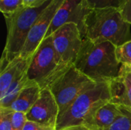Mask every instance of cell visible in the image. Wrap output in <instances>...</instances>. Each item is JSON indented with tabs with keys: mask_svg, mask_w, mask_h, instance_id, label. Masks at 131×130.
Masks as SVG:
<instances>
[{
	"mask_svg": "<svg viewBox=\"0 0 131 130\" xmlns=\"http://www.w3.org/2000/svg\"><path fill=\"white\" fill-rule=\"evenodd\" d=\"M130 25L119 8L90 9L84 18L81 36L94 42L110 41L118 47L131 41Z\"/></svg>",
	"mask_w": 131,
	"mask_h": 130,
	"instance_id": "2",
	"label": "cell"
},
{
	"mask_svg": "<svg viewBox=\"0 0 131 130\" xmlns=\"http://www.w3.org/2000/svg\"><path fill=\"white\" fill-rule=\"evenodd\" d=\"M116 48L110 41L94 42L84 38L74 67L96 83L110 82L118 76L121 67Z\"/></svg>",
	"mask_w": 131,
	"mask_h": 130,
	"instance_id": "1",
	"label": "cell"
},
{
	"mask_svg": "<svg viewBox=\"0 0 131 130\" xmlns=\"http://www.w3.org/2000/svg\"><path fill=\"white\" fill-rule=\"evenodd\" d=\"M96 82L79 71L74 65L60 77L51 87L59 107V115L62 114L75 99L89 86Z\"/></svg>",
	"mask_w": 131,
	"mask_h": 130,
	"instance_id": "6",
	"label": "cell"
},
{
	"mask_svg": "<svg viewBox=\"0 0 131 130\" xmlns=\"http://www.w3.org/2000/svg\"><path fill=\"white\" fill-rule=\"evenodd\" d=\"M31 57L22 58L20 56L13 59L1 70L0 74V97L4 95L18 74L29 66Z\"/></svg>",
	"mask_w": 131,
	"mask_h": 130,
	"instance_id": "13",
	"label": "cell"
},
{
	"mask_svg": "<svg viewBox=\"0 0 131 130\" xmlns=\"http://www.w3.org/2000/svg\"><path fill=\"white\" fill-rule=\"evenodd\" d=\"M27 121L26 113L13 110L11 116V122L13 130H23Z\"/></svg>",
	"mask_w": 131,
	"mask_h": 130,
	"instance_id": "20",
	"label": "cell"
},
{
	"mask_svg": "<svg viewBox=\"0 0 131 130\" xmlns=\"http://www.w3.org/2000/svg\"><path fill=\"white\" fill-rule=\"evenodd\" d=\"M127 0H84L90 9L115 8L121 9Z\"/></svg>",
	"mask_w": 131,
	"mask_h": 130,
	"instance_id": "16",
	"label": "cell"
},
{
	"mask_svg": "<svg viewBox=\"0 0 131 130\" xmlns=\"http://www.w3.org/2000/svg\"><path fill=\"white\" fill-rule=\"evenodd\" d=\"M121 115L120 107L109 102L100 107L84 126L91 130H106L114 124Z\"/></svg>",
	"mask_w": 131,
	"mask_h": 130,
	"instance_id": "11",
	"label": "cell"
},
{
	"mask_svg": "<svg viewBox=\"0 0 131 130\" xmlns=\"http://www.w3.org/2000/svg\"><path fill=\"white\" fill-rule=\"evenodd\" d=\"M51 36L54 48L62 64L68 67L74 66L83 42L78 26L74 23L65 24Z\"/></svg>",
	"mask_w": 131,
	"mask_h": 130,
	"instance_id": "7",
	"label": "cell"
},
{
	"mask_svg": "<svg viewBox=\"0 0 131 130\" xmlns=\"http://www.w3.org/2000/svg\"><path fill=\"white\" fill-rule=\"evenodd\" d=\"M41 90V89L36 83L29 80L28 84L20 92L9 108L14 111L27 113L37 102Z\"/></svg>",
	"mask_w": 131,
	"mask_h": 130,
	"instance_id": "12",
	"label": "cell"
},
{
	"mask_svg": "<svg viewBox=\"0 0 131 130\" xmlns=\"http://www.w3.org/2000/svg\"></svg>",
	"mask_w": 131,
	"mask_h": 130,
	"instance_id": "25",
	"label": "cell"
},
{
	"mask_svg": "<svg viewBox=\"0 0 131 130\" xmlns=\"http://www.w3.org/2000/svg\"><path fill=\"white\" fill-rule=\"evenodd\" d=\"M111 100L109 82L91 84L75 99L62 114L58 116L56 130L84 126L100 107L111 102Z\"/></svg>",
	"mask_w": 131,
	"mask_h": 130,
	"instance_id": "4",
	"label": "cell"
},
{
	"mask_svg": "<svg viewBox=\"0 0 131 130\" xmlns=\"http://www.w3.org/2000/svg\"><path fill=\"white\" fill-rule=\"evenodd\" d=\"M59 116V107L56 100L48 88L41 90L39 98L26 113L27 120L56 129Z\"/></svg>",
	"mask_w": 131,
	"mask_h": 130,
	"instance_id": "9",
	"label": "cell"
},
{
	"mask_svg": "<svg viewBox=\"0 0 131 130\" xmlns=\"http://www.w3.org/2000/svg\"><path fill=\"white\" fill-rule=\"evenodd\" d=\"M51 0L38 7L23 6L15 13L4 16L7 37L1 59V70L13 59L20 56L28 35Z\"/></svg>",
	"mask_w": 131,
	"mask_h": 130,
	"instance_id": "3",
	"label": "cell"
},
{
	"mask_svg": "<svg viewBox=\"0 0 131 130\" xmlns=\"http://www.w3.org/2000/svg\"><path fill=\"white\" fill-rule=\"evenodd\" d=\"M116 57L121 65L131 67V41L117 47Z\"/></svg>",
	"mask_w": 131,
	"mask_h": 130,
	"instance_id": "17",
	"label": "cell"
},
{
	"mask_svg": "<svg viewBox=\"0 0 131 130\" xmlns=\"http://www.w3.org/2000/svg\"><path fill=\"white\" fill-rule=\"evenodd\" d=\"M12 112L11 108L0 107V130H13L11 122Z\"/></svg>",
	"mask_w": 131,
	"mask_h": 130,
	"instance_id": "19",
	"label": "cell"
},
{
	"mask_svg": "<svg viewBox=\"0 0 131 130\" xmlns=\"http://www.w3.org/2000/svg\"><path fill=\"white\" fill-rule=\"evenodd\" d=\"M23 130H56L55 128L46 126L32 121H27Z\"/></svg>",
	"mask_w": 131,
	"mask_h": 130,
	"instance_id": "21",
	"label": "cell"
},
{
	"mask_svg": "<svg viewBox=\"0 0 131 130\" xmlns=\"http://www.w3.org/2000/svg\"><path fill=\"white\" fill-rule=\"evenodd\" d=\"M124 18L131 24V0H127L124 7L121 9Z\"/></svg>",
	"mask_w": 131,
	"mask_h": 130,
	"instance_id": "22",
	"label": "cell"
},
{
	"mask_svg": "<svg viewBox=\"0 0 131 130\" xmlns=\"http://www.w3.org/2000/svg\"><path fill=\"white\" fill-rule=\"evenodd\" d=\"M120 108L121 115L106 130H131V111L123 107H120Z\"/></svg>",
	"mask_w": 131,
	"mask_h": 130,
	"instance_id": "15",
	"label": "cell"
},
{
	"mask_svg": "<svg viewBox=\"0 0 131 130\" xmlns=\"http://www.w3.org/2000/svg\"><path fill=\"white\" fill-rule=\"evenodd\" d=\"M50 0H23L24 6L26 7H38L44 5Z\"/></svg>",
	"mask_w": 131,
	"mask_h": 130,
	"instance_id": "23",
	"label": "cell"
},
{
	"mask_svg": "<svg viewBox=\"0 0 131 130\" xmlns=\"http://www.w3.org/2000/svg\"><path fill=\"white\" fill-rule=\"evenodd\" d=\"M28 67L25 68L22 71H21L18 74V75L15 77V79L12 83V84L8 88L4 95L0 97V107L9 108L11 104L18 97L20 92L28 84L29 81L27 74Z\"/></svg>",
	"mask_w": 131,
	"mask_h": 130,
	"instance_id": "14",
	"label": "cell"
},
{
	"mask_svg": "<svg viewBox=\"0 0 131 130\" xmlns=\"http://www.w3.org/2000/svg\"><path fill=\"white\" fill-rule=\"evenodd\" d=\"M71 67L62 64L54 46L52 36L45 38L33 54L28 77L41 90L50 87Z\"/></svg>",
	"mask_w": 131,
	"mask_h": 130,
	"instance_id": "5",
	"label": "cell"
},
{
	"mask_svg": "<svg viewBox=\"0 0 131 130\" xmlns=\"http://www.w3.org/2000/svg\"><path fill=\"white\" fill-rule=\"evenodd\" d=\"M61 130H91L89 129L88 127L84 126H71V127H68L66 129H63Z\"/></svg>",
	"mask_w": 131,
	"mask_h": 130,
	"instance_id": "24",
	"label": "cell"
},
{
	"mask_svg": "<svg viewBox=\"0 0 131 130\" xmlns=\"http://www.w3.org/2000/svg\"><path fill=\"white\" fill-rule=\"evenodd\" d=\"M23 6V0H0V10L4 16L15 13Z\"/></svg>",
	"mask_w": 131,
	"mask_h": 130,
	"instance_id": "18",
	"label": "cell"
},
{
	"mask_svg": "<svg viewBox=\"0 0 131 130\" xmlns=\"http://www.w3.org/2000/svg\"><path fill=\"white\" fill-rule=\"evenodd\" d=\"M111 102L131 111V67L121 65L118 76L109 82Z\"/></svg>",
	"mask_w": 131,
	"mask_h": 130,
	"instance_id": "10",
	"label": "cell"
},
{
	"mask_svg": "<svg viewBox=\"0 0 131 130\" xmlns=\"http://www.w3.org/2000/svg\"><path fill=\"white\" fill-rule=\"evenodd\" d=\"M89 10L84 0H65L56 12L45 38L68 23L76 24L81 34L84 18Z\"/></svg>",
	"mask_w": 131,
	"mask_h": 130,
	"instance_id": "8",
	"label": "cell"
}]
</instances>
